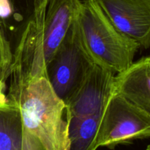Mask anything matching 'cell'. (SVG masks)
<instances>
[{"label": "cell", "instance_id": "8992f818", "mask_svg": "<svg viewBox=\"0 0 150 150\" xmlns=\"http://www.w3.org/2000/svg\"><path fill=\"white\" fill-rule=\"evenodd\" d=\"M117 29L144 49L150 46V0H95Z\"/></svg>", "mask_w": 150, "mask_h": 150}, {"label": "cell", "instance_id": "8fae6325", "mask_svg": "<svg viewBox=\"0 0 150 150\" xmlns=\"http://www.w3.org/2000/svg\"><path fill=\"white\" fill-rule=\"evenodd\" d=\"M13 54L10 44L0 29V100H6V82L10 75Z\"/></svg>", "mask_w": 150, "mask_h": 150}, {"label": "cell", "instance_id": "6da1fadb", "mask_svg": "<svg viewBox=\"0 0 150 150\" xmlns=\"http://www.w3.org/2000/svg\"><path fill=\"white\" fill-rule=\"evenodd\" d=\"M81 0H35L16 55L29 81L46 78V67L65 38Z\"/></svg>", "mask_w": 150, "mask_h": 150}, {"label": "cell", "instance_id": "4fadbf2b", "mask_svg": "<svg viewBox=\"0 0 150 150\" xmlns=\"http://www.w3.org/2000/svg\"><path fill=\"white\" fill-rule=\"evenodd\" d=\"M17 1V0H10V3H11L12 4V7H13V6H14L15 1ZM21 1H24L26 4H30L31 7H32V10H33V5H34V2H35V0H21Z\"/></svg>", "mask_w": 150, "mask_h": 150}, {"label": "cell", "instance_id": "ba28073f", "mask_svg": "<svg viewBox=\"0 0 150 150\" xmlns=\"http://www.w3.org/2000/svg\"><path fill=\"white\" fill-rule=\"evenodd\" d=\"M114 92L150 113V57H143L114 75Z\"/></svg>", "mask_w": 150, "mask_h": 150}, {"label": "cell", "instance_id": "277c9868", "mask_svg": "<svg viewBox=\"0 0 150 150\" xmlns=\"http://www.w3.org/2000/svg\"><path fill=\"white\" fill-rule=\"evenodd\" d=\"M94 64L82 44L76 16L46 67V79L65 105L77 92Z\"/></svg>", "mask_w": 150, "mask_h": 150}, {"label": "cell", "instance_id": "9c48e42d", "mask_svg": "<svg viewBox=\"0 0 150 150\" xmlns=\"http://www.w3.org/2000/svg\"><path fill=\"white\" fill-rule=\"evenodd\" d=\"M0 150H27L20 107L7 99L0 100Z\"/></svg>", "mask_w": 150, "mask_h": 150}, {"label": "cell", "instance_id": "5bb4252c", "mask_svg": "<svg viewBox=\"0 0 150 150\" xmlns=\"http://www.w3.org/2000/svg\"><path fill=\"white\" fill-rule=\"evenodd\" d=\"M146 150H149V146H148L147 149H146Z\"/></svg>", "mask_w": 150, "mask_h": 150}, {"label": "cell", "instance_id": "3957f363", "mask_svg": "<svg viewBox=\"0 0 150 150\" xmlns=\"http://www.w3.org/2000/svg\"><path fill=\"white\" fill-rule=\"evenodd\" d=\"M76 21L82 44L95 64L117 74L133 63L140 45L117 29L95 0L81 1Z\"/></svg>", "mask_w": 150, "mask_h": 150}, {"label": "cell", "instance_id": "52a82bcc", "mask_svg": "<svg viewBox=\"0 0 150 150\" xmlns=\"http://www.w3.org/2000/svg\"><path fill=\"white\" fill-rule=\"evenodd\" d=\"M113 72L94 64L80 88L65 105L66 117L100 114L114 94Z\"/></svg>", "mask_w": 150, "mask_h": 150}, {"label": "cell", "instance_id": "7a4b0ae2", "mask_svg": "<svg viewBox=\"0 0 150 150\" xmlns=\"http://www.w3.org/2000/svg\"><path fill=\"white\" fill-rule=\"evenodd\" d=\"M6 97L20 107L27 144L32 150H68L65 104L46 78L33 79Z\"/></svg>", "mask_w": 150, "mask_h": 150}, {"label": "cell", "instance_id": "30bf717a", "mask_svg": "<svg viewBox=\"0 0 150 150\" xmlns=\"http://www.w3.org/2000/svg\"><path fill=\"white\" fill-rule=\"evenodd\" d=\"M103 112L88 117H66L68 125V150H97Z\"/></svg>", "mask_w": 150, "mask_h": 150}, {"label": "cell", "instance_id": "7c38bea8", "mask_svg": "<svg viewBox=\"0 0 150 150\" xmlns=\"http://www.w3.org/2000/svg\"><path fill=\"white\" fill-rule=\"evenodd\" d=\"M13 7L10 0H0V18L7 19L13 13Z\"/></svg>", "mask_w": 150, "mask_h": 150}, {"label": "cell", "instance_id": "5b68a950", "mask_svg": "<svg viewBox=\"0 0 150 150\" xmlns=\"http://www.w3.org/2000/svg\"><path fill=\"white\" fill-rule=\"evenodd\" d=\"M150 136V113L114 93L103 113L99 146L117 145Z\"/></svg>", "mask_w": 150, "mask_h": 150}]
</instances>
